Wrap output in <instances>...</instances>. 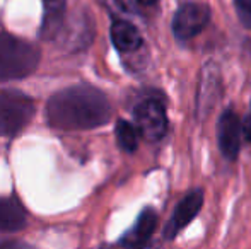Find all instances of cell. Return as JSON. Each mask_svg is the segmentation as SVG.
<instances>
[{
	"label": "cell",
	"instance_id": "6da1fadb",
	"mask_svg": "<svg viewBox=\"0 0 251 249\" xmlns=\"http://www.w3.org/2000/svg\"><path fill=\"white\" fill-rule=\"evenodd\" d=\"M48 123L58 130H91L108 123L111 104L93 86H72L53 94L47 106Z\"/></svg>",
	"mask_w": 251,
	"mask_h": 249
},
{
	"label": "cell",
	"instance_id": "7a4b0ae2",
	"mask_svg": "<svg viewBox=\"0 0 251 249\" xmlns=\"http://www.w3.org/2000/svg\"><path fill=\"white\" fill-rule=\"evenodd\" d=\"M41 53L34 45L12 34H0V80H17L31 75Z\"/></svg>",
	"mask_w": 251,
	"mask_h": 249
},
{
	"label": "cell",
	"instance_id": "3957f363",
	"mask_svg": "<svg viewBox=\"0 0 251 249\" xmlns=\"http://www.w3.org/2000/svg\"><path fill=\"white\" fill-rule=\"evenodd\" d=\"M34 101L17 91L0 92V136H14L34 116Z\"/></svg>",
	"mask_w": 251,
	"mask_h": 249
},
{
	"label": "cell",
	"instance_id": "277c9868",
	"mask_svg": "<svg viewBox=\"0 0 251 249\" xmlns=\"http://www.w3.org/2000/svg\"><path fill=\"white\" fill-rule=\"evenodd\" d=\"M210 7L205 2H183L173 16L171 29L178 41H188L208 24Z\"/></svg>",
	"mask_w": 251,
	"mask_h": 249
},
{
	"label": "cell",
	"instance_id": "5b68a950",
	"mask_svg": "<svg viewBox=\"0 0 251 249\" xmlns=\"http://www.w3.org/2000/svg\"><path fill=\"white\" fill-rule=\"evenodd\" d=\"M135 126L139 133L149 142L161 140L168 132V116L164 104L157 99H144L133 110Z\"/></svg>",
	"mask_w": 251,
	"mask_h": 249
},
{
	"label": "cell",
	"instance_id": "8992f818",
	"mask_svg": "<svg viewBox=\"0 0 251 249\" xmlns=\"http://www.w3.org/2000/svg\"><path fill=\"white\" fill-rule=\"evenodd\" d=\"M222 92V79L221 70L217 63L207 62L201 67L200 84H199V96H197V118L205 120L210 114L212 108L217 104Z\"/></svg>",
	"mask_w": 251,
	"mask_h": 249
},
{
	"label": "cell",
	"instance_id": "52a82bcc",
	"mask_svg": "<svg viewBox=\"0 0 251 249\" xmlns=\"http://www.w3.org/2000/svg\"><path fill=\"white\" fill-rule=\"evenodd\" d=\"M201 205H203V191L201 189H192L183 196L181 202L176 205L175 212H173L171 219L168 220L162 236L166 241H171L195 219L200 213Z\"/></svg>",
	"mask_w": 251,
	"mask_h": 249
},
{
	"label": "cell",
	"instance_id": "ba28073f",
	"mask_svg": "<svg viewBox=\"0 0 251 249\" xmlns=\"http://www.w3.org/2000/svg\"><path fill=\"white\" fill-rule=\"evenodd\" d=\"M241 121L234 110H226L217 121V143L222 156L229 160H234L241 149Z\"/></svg>",
	"mask_w": 251,
	"mask_h": 249
},
{
	"label": "cell",
	"instance_id": "9c48e42d",
	"mask_svg": "<svg viewBox=\"0 0 251 249\" xmlns=\"http://www.w3.org/2000/svg\"><path fill=\"white\" fill-rule=\"evenodd\" d=\"M157 227V213L152 208H144L137 219L135 226L120 239V244L126 248H142L149 243V239Z\"/></svg>",
	"mask_w": 251,
	"mask_h": 249
},
{
	"label": "cell",
	"instance_id": "30bf717a",
	"mask_svg": "<svg viewBox=\"0 0 251 249\" xmlns=\"http://www.w3.org/2000/svg\"><path fill=\"white\" fill-rule=\"evenodd\" d=\"M109 34H111V41L115 48L122 53H135L144 45L139 29L126 19H115Z\"/></svg>",
	"mask_w": 251,
	"mask_h": 249
},
{
	"label": "cell",
	"instance_id": "8fae6325",
	"mask_svg": "<svg viewBox=\"0 0 251 249\" xmlns=\"http://www.w3.org/2000/svg\"><path fill=\"white\" fill-rule=\"evenodd\" d=\"M27 224V213L23 203L14 196L0 198V230L7 234L19 232Z\"/></svg>",
	"mask_w": 251,
	"mask_h": 249
},
{
	"label": "cell",
	"instance_id": "7c38bea8",
	"mask_svg": "<svg viewBox=\"0 0 251 249\" xmlns=\"http://www.w3.org/2000/svg\"><path fill=\"white\" fill-rule=\"evenodd\" d=\"M67 10V0H43V23L41 38L51 40L60 31Z\"/></svg>",
	"mask_w": 251,
	"mask_h": 249
},
{
	"label": "cell",
	"instance_id": "4fadbf2b",
	"mask_svg": "<svg viewBox=\"0 0 251 249\" xmlns=\"http://www.w3.org/2000/svg\"><path fill=\"white\" fill-rule=\"evenodd\" d=\"M139 136L140 133L135 125L125 120H118V123H116V140L125 152H135L137 147H139Z\"/></svg>",
	"mask_w": 251,
	"mask_h": 249
},
{
	"label": "cell",
	"instance_id": "5bb4252c",
	"mask_svg": "<svg viewBox=\"0 0 251 249\" xmlns=\"http://www.w3.org/2000/svg\"><path fill=\"white\" fill-rule=\"evenodd\" d=\"M234 7L241 24L251 29V0H234Z\"/></svg>",
	"mask_w": 251,
	"mask_h": 249
},
{
	"label": "cell",
	"instance_id": "9a60e30c",
	"mask_svg": "<svg viewBox=\"0 0 251 249\" xmlns=\"http://www.w3.org/2000/svg\"><path fill=\"white\" fill-rule=\"evenodd\" d=\"M101 2H102V5H106L111 12H115V14L130 12L128 0H101Z\"/></svg>",
	"mask_w": 251,
	"mask_h": 249
},
{
	"label": "cell",
	"instance_id": "2e32d148",
	"mask_svg": "<svg viewBox=\"0 0 251 249\" xmlns=\"http://www.w3.org/2000/svg\"><path fill=\"white\" fill-rule=\"evenodd\" d=\"M243 136H245V140H248L251 142V108H250V113L248 116L245 118V123H243Z\"/></svg>",
	"mask_w": 251,
	"mask_h": 249
},
{
	"label": "cell",
	"instance_id": "e0dca14e",
	"mask_svg": "<svg viewBox=\"0 0 251 249\" xmlns=\"http://www.w3.org/2000/svg\"><path fill=\"white\" fill-rule=\"evenodd\" d=\"M135 2L140 5H154V3H157V0H135Z\"/></svg>",
	"mask_w": 251,
	"mask_h": 249
}]
</instances>
